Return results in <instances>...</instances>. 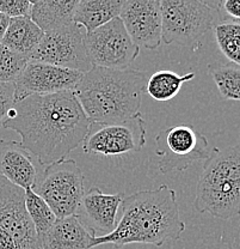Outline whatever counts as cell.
<instances>
[{"instance_id": "obj_1", "label": "cell", "mask_w": 240, "mask_h": 249, "mask_svg": "<svg viewBox=\"0 0 240 249\" xmlns=\"http://www.w3.org/2000/svg\"><path fill=\"white\" fill-rule=\"evenodd\" d=\"M90 124L74 92L64 91L17 102L4 128L17 132L23 146L47 167L66 160L84 142Z\"/></svg>"}, {"instance_id": "obj_2", "label": "cell", "mask_w": 240, "mask_h": 249, "mask_svg": "<svg viewBox=\"0 0 240 249\" xmlns=\"http://www.w3.org/2000/svg\"><path fill=\"white\" fill-rule=\"evenodd\" d=\"M120 210L116 229L107 236L95 237L94 248L108 243L115 247L130 243L160 247L169 241L179 240L185 230L176 191L166 185L125 196Z\"/></svg>"}, {"instance_id": "obj_3", "label": "cell", "mask_w": 240, "mask_h": 249, "mask_svg": "<svg viewBox=\"0 0 240 249\" xmlns=\"http://www.w3.org/2000/svg\"><path fill=\"white\" fill-rule=\"evenodd\" d=\"M148 78L140 70L92 67L73 92L91 124L121 123L140 114Z\"/></svg>"}, {"instance_id": "obj_4", "label": "cell", "mask_w": 240, "mask_h": 249, "mask_svg": "<svg viewBox=\"0 0 240 249\" xmlns=\"http://www.w3.org/2000/svg\"><path fill=\"white\" fill-rule=\"evenodd\" d=\"M193 207L220 219L240 214V144L211 149L196 187Z\"/></svg>"}, {"instance_id": "obj_5", "label": "cell", "mask_w": 240, "mask_h": 249, "mask_svg": "<svg viewBox=\"0 0 240 249\" xmlns=\"http://www.w3.org/2000/svg\"><path fill=\"white\" fill-rule=\"evenodd\" d=\"M162 41L166 45L192 46L220 20L214 2L160 0Z\"/></svg>"}, {"instance_id": "obj_6", "label": "cell", "mask_w": 240, "mask_h": 249, "mask_svg": "<svg viewBox=\"0 0 240 249\" xmlns=\"http://www.w3.org/2000/svg\"><path fill=\"white\" fill-rule=\"evenodd\" d=\"M84 180L78 163L66 158L45 168L33 192L47 202L56 218L61 219L78 212L85 194Z\"/></svg>"}, {"instance_id": "obj_7", "label": "cell", "mask_w": 240, "mask_h": 249, "mask_svg": "<svg viewBox=\"0 0 240 249\" xmlns=\"http://www.w3.org/2000/svg\"><path fill=\"white\" fill-rule=\"evenodd\" d=\"M210 151L208 139L189 124L161 129L156 137L157 167L164 175L180 173L198 160H206Z\"/></svg>"}, {"instance_id": "obj_8", "label": "cell", "mask_w": 240, "mask_h": 249, "mask_svg": "<svg viewBox=\"0 0 240 249\" xmlns=\"http://www.w3.org/2000/svg\"><path fill=\"white\" fill-rule=\"evenodd\" d=\"M85 34L86 31L74 22L45 33L42 41L28 56V60L86 73L92 69V65L87 56Z\"/></svg>"}, {"instance_id": "obj_9", "label": "cell", "mask_w": 240, "mask_h": 249, "mask_svg": "<svg viewBox=\"0 0 240 249\" xmlns=\"http://www.w3.org/2000/svg\"><path fill=\"white\" fill-rule=\"evenodd\" d=\"M85 46L92 67L129 69L140 53V48L129 37L120 17L85 34Z\"/></svg>"}, {"instance_id": "obj_10", "label": "cell", "mask_w": 240, "mask_h": 249, "mask_svg": "<svg viewBox=\"0 0 240 249\" xmlns=\"http://www.w3.org/2000/svg\"><path fill=\"white\" fill-rule=\"evenodd\" d=\"M146 145V127L141 114L112 124H91L82 142L86 154L121 156L138 152Z\"/></svg>"}, {"instance_id": "obj_11", "label": "cell", "mask_w": 240, "mask_h": 249, "mask_svg": "<svg viewBox=\"0 0 240 249\" xmlns=\"http://www.w3.org/2000/svg\"><path fill=\"white\" fill-rule=\"evenodd\" d=\"M0 230L7 232L17 249H42L40 237L25 209V189L0 175Z\"/></svg>"}, {"instance_id": "obj_12", "label": "cell", "mask_w": 240, "mask_h": 249, "mask_svg": "<svg viewBox=\"0 0 240 249\" xmlns=\"http://www.w3.org/2000/svg\"><path fill=\"white\" fill-rule=\"evenodd\" d=\"M84 73L68 69L29 61L15 82L16 103L30 96H46L74 91Z\"/></svg>"}, {"instance_id": "obj_13", "label": "cell", "mask_w": 240, "mask_h": 249, "mask_svg": "<svg viewBox=\"0 0 240 249\" xmlns=\"http://www.w3.org/2000/svg\"><path fill=\"white\" fill-rule=\"evenodd\" d=\"M120 18L139 48L154 51L161 45L162 18L159 0H127Z\"/></svg>"}, {"instance_id": "obj_14", "label": "cell", "mask_w": 240, "mask_h": 249, "mask_svg": "<svg viewBox=\"0 0 240 249\" xmlns=\"http://www.w3.org/2000/svg\"><path fill=\"white\" fill-rule=\"evenodd\" d=\"M125 194H105L98 187H91L80 201L77 216L96 237L112 233L117 227V216Z\"/></svg>"}, {"instance_id": "obj_15", "label": "cell", "mask_w": 240, "mask_h": 249, "mask_svg": "<svg viewBox=\"0 0 240 249\" xmlns=\"http://www.w3.org/2000/svg\"><path fill=\"white\" fill-rule=\"evenodd\" d=\"M0 175L23 189L36 186L38 174L32 155L20 142L0 140Z\"/></svg>"}, {"instance_id": "obj_16", "label": "cell", "mask_w": 240, "mask_h": 249, "mask_svg": "<svg viewBox=\"0 0 240 249\" xmlns=\"http://www.w3.org/2000/svg\"><path fill=\"white\" fill-rule=\"evenodd\" d=\"M95 235L77 214L56 219L53 227L40 237L42 249H95Z\"/></svg>"}, {"instance_id": "obj_17", "label": "cell", "mask_w": 240, "mask_h": 249, "mask_svg": "<svg viewBox=\"0 0 240 249\" xmlns=\"http://www.w3.org/2000/svg\"><path fill=\"white\" fill-rule=\"evenodd\" d=\"M123 4L125 0H81L76 7L73 22L91 33L120 17Z\"/></svg>"}, {"instance_id": "obj_18", "label": "cell", "mask_w": 240, "mask_h": 249, "mask_svg": "<svg viewBox=\"0 0 240 249\" xmlns=\"http://www.w3.org/2000/svg\"><path fill=\"white\" fill-rule=\"evenodd\" d=\"M78 5L77 0L71 1H32L30 18L43 33H49L73 22V16Z\"/></svg>"}, {"instance_id": "obj_19", "label": "cell", "mask_w": 240, "mask_h": 249, "mask_svg": "<svg viewBox=\"0 0 240 249\" xmlns=\"http://www.w3.org/2000/svg\"><path fill=\"white\" fill-rule=\"evenodd\" d=\"M45 33L30 17L11 18L1 43L18 54L29 56L42 41Z\"/></svg>"}, {"instance_id": "obj_20", "label": "cell", "mask_w": 240, "mask_h": 249, "mask_svg": "<svg viewBox=\"0 0 240 249\" xmlns=\"http://www.w3.org/2000/svg\"><path fill=\"white\" fill-rule=\"evenodd\" d=\"M195 78L193 72H189L183 76L169 70H160L151 74L146 85V92L153 100L159 102H166L176 97L184 83L190 82Z\"/></svg>"}, {"instance_id": "obj_21", "label": "cell", "mask_w": 240, "mask_h": 249, "mask_svg": "<svg viewBox=\"0 0 240 249\" xmlns=\"http://www.w3.org/2000/svg\"><path fill=\"white\" fill-rule=\"evenodd\" d=\"M208 72L221 97L240 102V66L232 62L211 64L208 66Z\"/></svg>"}, {"instance_id": "obj_22", "label": "cell", "mask_w": 240, "mask_h": 249, "mask_svg": "<svg viewBox=\"0 0 240 249\" xmlns=\"http://www.w3.org/2000/svg\"><path fill=\"white\" fill-rule=\"evenodd\" d=\"M213 29L219 49L229 62L240 66V23L220 20Z\"/></svg>"}, {"instance_id": "obj_23", "label": "cell", "mask_w": 240, "mask_h": 249, "mask_svg": "<svg viewBox=\"0 0 240 249\" xmlns=\"http://www.w3.org/2000/svg\"><path fill=\"white\" fill-rule=\"evenodd\" d=\"M25 209L38 237L45 235L58 219L47 202L33 192L32 188L25 189Z\"/></svg>"}, {"instance_id": "obj_24", "label": "cell", "mask_w": 240, "mask_h": 249, "mask_svg": "<svg viewBox=\"0 0 240 249\" xmlns=\"http://www.w3.org/2000/svg\"><path fill=\"white\" fill-rule=\"evenodd\" d=\"M27 56L0 43V83H15L28 65Z\"/></svg>"}, {"instance_id": "obj_25", "label": "cell", "mask_w": 240, "mask_h": 249, "mask_svg": "<svg viewBox=\"0 0 240 249\" xmlns=\"http://www.w3.org/2000/svg\"><path fill=\"white\" fill-rule=\"evenodd\" d=\"M15 83H0V128L14 118L16 97Z\"/></svg>"}, {"instance_id": "obj_26", "label": "cell", "mask_w": 240, "mask_h": 249, "mask_svg": "<svg viewBox=\"0 0 240 249\" xmlns=\"http://www.w3.org/2000/svg\"><path fill=\"white\" fill-rule=\"evenodd\" d=\"M32 1L29 0H0V14L7 18L30 17Z\"/></svg>"}, {"instance_id": "obj_27", "label": "cell", "mask_w": 240, "mask_h": 249, "mask_svg": "<svg viewBox=\"0 0 240 249\" xmlns=\"http://www.w3.org/2000/svg\"><path fill=\"white\" fill-rule=\"evenodd\" d=\"M214 7L218 11L220 20L240 23V0H224V1L214 2Z\"/></svg>"}, {"instance_id": "obj_28", "label": "cell", "mask_w": 240, "mask_h": 249, "mask_svg": "<svg viewBox=\"0 0 240 249\" xmlns=\"http://www.w3.org/2000/svg\"><path fill=\"white\" fill-rule=\"evenodd\" d=\"M10 18H7L6 16L0 14V43H1L2 37L5 35V31L7 29V25H9Z\"/></svg>"}]
</instances>
